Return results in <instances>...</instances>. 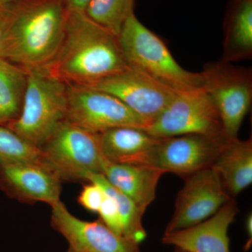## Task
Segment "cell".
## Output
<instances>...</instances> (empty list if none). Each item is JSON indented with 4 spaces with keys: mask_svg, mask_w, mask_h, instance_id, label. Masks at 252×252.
I'll list each match as a JSON object with an SVG mask.
<instances>
[{
    "mask_svg": "<svg viewBox=\"0 0 252 252\" xmlns=\"http://www.w3.org/2000/svg\"><path fill=\"white\" fill-rule=\"evenodd\" d=\"M232 198L252 183V140H229L212 166Z\"/></svg>",
    "mask_w": 252,
    "mask_h": 252,
    "instance_id": "e0dca14e",
    "label": "cell"
},
{
    "mask_svg": "<svg viewBox=\"0 0 252 252\" xmlns=\"http://www.w3.org/2000/svg\"><path fill=\"white\" fill-rule=\"evenodd\" d=\"M118 39L129 67L145 73L176 92L203 86V73L184 69L163 41L134 13L126 20Z\"/></svg>",
    "mask_w": 252,
    "mask_h": 252,
    "instance_id": "277c9868",
    "label": "cell"
},
{
    "mask_svg": "<svg viewBox=\"0 0 252 252\" xmlns=\"http://www.w3.org/2000/svg\"><path fill=\"white\" fill-rule=\"evenodd\" d=\"M164 174L157 167L113 163L106 159L102 171L112 187L128 197L144 212L155 200L158 184Z\"/></svg>",
    "mask_w": 252,
    "mask_h": 252,
    "instance_id": "2e32d148",
    "label": "cell"
},
{
    "mask_svg": "<svg viewBox=\"0 0 252 252\" xmlns=\"http://www.w3.org/2000/svg\"><path fill=\"white\" fill-rule=\"evenodd\" d=\"M5 9H0V44L4 35L5 27H6V12Z\"/></svg>",
    "mask_w": 252,
    "mask_h": 252,
    "instance_id": "4316f807",
    "label": "cell"
},
{
    "mask_svg": "<svg viewBox=\"0 0 252 252\" xmlns=\"http://www.w3.org/2000/svg\"><path fill=\"white\" fill-rule=\"evenodd\" d=\"M176 252H186L185 251H182V250H180V249L177 248V251Z\"/></svg>",
    "mask_w": 252,
    "mask_h": 252,
    "instance_id": "f1b7e54d",
    "label": "cell"
},
{
    "mask_svg": "<svg viewBox=\"0 0 252 252\" xmlns=\"http://www.w3.org/2000/svg\"><path fill=\"white\" fill-rule=\"evenodd\" d=\"M134 0H90L84 14L93 22L119 36L133 11Z\"/></svg>",
    "mask_w": 252,
    "mask_h": 252,
    "instance_id": "44dd1931",
    "label": "cell"
},
{
    "mask_svg": "<svg viewBox=\"0 0 252 252\" xmlns=\"http://www.w3.org/2000/svg\"><path fill=\"white\" fill-rule=\"evenodd\" d=\"M86 182H94L102 187L106 193L112 195L117 202L122 225V236L137 244L147 238L142 218L144 212L128 197L112 187L102 174H91Z\"/></svg>",
    "mask_w": 252,
    "mask_h": 252,
    "instance_id": "ffe728a7",
    "label": "cell"
},
{
    "mask_svg": "<svg viewBox=\"0 0 252 252\" xmlns=\"http://www.w3.org/2000/svg\"><path fill=\"white\" fill-rule=\"evenodd\" d=\"M67 252H75L73 251L72 249L69 248V249H68V250H67Z\"/></svg>",
    "mask_w": 252,
    "mask_h": 252,
    "instance_id": "f546056e",
    "label": "cell"
},
{
    "mask_svg": "<svg viewBox=\"0 0 252 252\" xmlns=\"http://www.w3.org/2000/svg\"><path fill=\"white\" fill-rule=\"evenodd\" d=\"M90 0H64L67 11L84 12Z\"/></svg>",
    "mask_w": 252,
    "mask_h": 252,
    "instance_id": "d4e9b609",
    "label": "cell"
},
{
    "mask_svg": "<svg viewBox=\"0 0 252 252\" xmlns=\"http://www.w3.org/2000/svg\"><path fill=\"white\" fill-rule=\"evenodd\" d=\"M14 0H0V9H4L9 6Z\"/></svg>",
    "mask_w": 252,
    "mask_h": 252,
    "instance_id": "83f0119b",
    "label": "cell"
},
{
    "mask_svg": "<svg viewBox=\"0 0 252 252\" xmlns=\"http://www.w3.org/2000/svg\"><path fill=\"white\" fill-rule=\"evenodd\" d=\"M40 149L7 126L0 125V165L15 162H42Z\"/></svg>",
    "mask_w": 252,
    "mask_h": 252,
    "instance_id": "7402d4cb",
    "label": "cell"
},
{
    "mask_svg": "<svg viewBox=\"0 0 252 252\" xmlns=\"http://www.w3.org/2000/svg\"><path fill=\"white\" fill-rule=\"evenodd\" d=\"M127 67L118 36L84 12L67 11L62 43L46 67L53 75L69 85L92 87Z\"/></svg>",
    "mask_w": 252,
    "mask_h": 252,
    "instance_id": "7a4b0ae2",
    "label": "cell"
},
{
    "mask_svg": "<svg viewBox=\"0 0 252 252\" xmlns=\"http://www.w3.org/2000/svg\"><path fill=\"white\" fill-rule=\"evenodd\" d=\"M104 158L113 163L154 166L160 137L140 127L123 126L98 134Z\"/></svg>",
    "mask_w": 252,
    "mask_h": 252,
    "instance_id": "9a60e30c",
    "label": "cell"
},
{
    "mask_svg": "<svg viewBox=\"0 0 252 252\" xmlns=\"http://www.w3.org/2000/svg\"><path fill=\"white\" fill-rule=\"evenodd\" d=\"M5 12L0 58L26 71L47 67L64 37V0H14Z\"/></svg>",
    "mask_w": 252,
    "mask_h": 252,
    "instance_id": "6da1fadb",
    "label": "cell"
},
{
    "mask_svg": "<svg viewBox=\"0 0 252 252\" xmlns=\"http://www.w3.org/2000/svg\"><path fill=\"white\" fill-rule=\"evenodd\" d=\"M239 212L233 199L202 223L177 231L165 232L162 243L186 252H230L228 229Z\"/></svg>",
    "mask_w": 252,
    "mask_h": 252,
    "instance_id": "5bb4252c",
    "label": "cell"
},
{
    "mask_svg": "<svg viewBox=\"0 0 252 252\" xmlns=\"http://www.w3.org/2000/svg\"><path fill=\"white\" fill-rule=\"evenodd\" d=\"M228 141L223 135L206 134L160 137L154 166L186 178L212 167Z\"/></svg>",
    "mask_w": 252,
    "mask_h": 252,
    "instance_id": "30bf717a",
    "label": "cell"
},
{
    "mask_svg": "<svg viewBox=\"0 0 252 252\" xmlns=\"http://www.w3.org/2000/svg\"><path fill=\"white\" fill-rule=\"evenodd\" d=\"M176 199L173 216L165 232L177 231L202 223L232 200L212 167L186 177Z\"/></svg>",
    "mask_w": 252,
    "mask_h": 252,
    "instance_id": "9c48e42d",
    "label": "cell"
},
{
    "mask_svg": "<svg viewBox=\"0 0 252 252\" xmlns=\"http://www.w3.org/2000/svg\"><path fill=\"white\" fill-rule=\"evenodd\" d=\"M105 195L100 186L94 182H89V184L83 187L78 196L77 201L88 211L98 212Z\"/></svg>",
    "mask_w": 252,
    "mask_h": 252,
    "instance_id": "cb8c5ba5",
    "label": "cell"
},
{
    "mask_svg": "<svg viewBox=\"0 0 252 252\" xmlns=\"http://www.w3.org/2000/svg\"><path fill=\"white\" fill-rule=\"evenodd\" d=\"M245 228H246L247 234L249 238L245 248L250 249L252 245V215L251 213L247 217L246 221H245Z\"/></svg>",
    "mask_w": 252,
    "mask_h": 252,
    "instance_id": "484cf974",
    "label": "cell"
},
{
    "mask_svg": "<svg viewBox=\"0 0 252 252\" xmlns=\"http://www.w3.org/2000/svg\"><path fill=\"white\" fill-rule=\"evenodd\" d=\"M27 72L21 114L8 127L40 149L60 124L65 121L67 84L46 67Z\"/></svg>",
    "mask_w": 252,
    "mask_h": 252,
    "instance_id": "3957f363",
    "label": "cell"
},
{
    "mask_svg": "<svg viewBox=\"0 0 252 252\" xmlns=\"http://www.w3.org/2000/svg\"><path fill=\"white\" fill-rule=\"evenodd\" d=\"M51 225L63 235L75 252H140L138 244L109 229L100 220H81L64 203L51 205Z\"/></svg>",
    "mask_w": 252,
    "mask_h": 252,
    "instance_id": "7c38bea8",
    "label": "cell"
},
{
    "mask_svg": "<svg viewBox=\"0 0 252 252\" xmlns=\"http://www.w3.org/2000/svg\"><path fill=\"white\" fill-rule=\"evenodd\" d=\"M62 181L43 162H15L0 165V189L10 198L50 206L61 200Z\"/></svg>",
    "mask_w": 252,
    "mask_h": 252,
    "instance_id": "4fadbf2b",
    "label": "cell"
},
{
    "mask_svg": "<svg viewBox=\"0 0 252 252\" xmlns=\"http://www.w3.org/2000/svg\"><path fill=\"white\" fill-rule=\"evenodd\" d=\"M202 87L215 104L228 140L238 138L239 130L252 100V72L221 61L204 68Z\"/></svg>",
    "mask_w": 252,
    "mask_h": 252,
    "instance_id": "8992f818",
    "label": "cell"
},
{
    "mask_svg": "<svg viewBox=\"0 0 252 252\" xmlns=\"http://www.w3.org/2000/svg\"><path fill=\"white\" fill-rule=\"evenodd\" d=\"M147 131L158 137L223 135L219 113L203 87L177 92Z\"/></svg>",
    "mask_w": 252,
    "mask_h": 252,
    "instance_id": "ba28073f",
    "label": "cell"
},
{
    "mask_svg": "<svg viewBox=\"0 0 252 252\" xmlns=\"http://www.w3.org/2000/svg\"><path fill=\"white\" fill-rule=\"evenodd\" d=\"M41 161L63 182L85 181L102 174L105 158L98 134L64 121L40 147Z\"/></svg>",
    "mask_w": 252,
    "mask_h": 252,
    "instance_id": "5b68a950",
    "label": "cell"
},
{
    "mask_svg": "<svg viewBox=\"0 0 252 252\" xmlns=\"http://www.w3.org/2000/svg\"><path fill=\"white\" fill-rule=\"evenodd\" d=\"M252 56V0H233L225 18L222 61L235 62Z\"/></svg>",
    "mask_w": 252,
    "mask_h": 252,
    "instance_id": "ac0fdd59",
    "label": "cell"
},
{
    "mask_svg": "<svg viewBox=\"0 0 252 252\" xmlns=\"http://www.w3.org/2000/svg\"><path fill=\"white\" fill-rule=\"evenodd\" d=\"M92 87L117 97L143 118L149 126L177 93L145 73L129 66Z\"/></svg>",
    "mask_w": 252,
    "mask_h": 252,
    "instance_id": "8fae6325",
    "label": "cell"
},
{
    "mask_svg": "<svg viewBox=\"0 0 252 252\" xmlns=\"http://www.w3.org/2000/svg\"><path fill=\"white\" fill-rule=\"evenodd\" d=\"M28 72L0 58V125L9 127L19 117Z\"/></svg>",
    "mask_w": 252,
    "mask_h": 252,
    "instance_id": "d6986e66",
    "label": "cell"
},
{
    "mask_svg": "<svg viewBox=\"0 0 252 252\" xmlns=\"http://www.w3.org/2000/svg\"><path fill=\"white\" fill-rule=\"evenodd\" d=\"M66 121L93 133L123 126L148 128L143 118L112 94L89 86L67 84Z\"/></svg>",
    "mask_w": 252,
    "mask_h": 252,
    "instance_id": "52a82bcc",
    "label": "cell"
},
{
    "mask_svg": "<svg viewBox=\"0 0 252 252\" xmlns=\"http://www.w3.org/2000/svg\"><path fill=\"white\" fill-rule=\"evenodd\" d=\"M105 194V198L97 212L100 217L99 220H102L109 229L112 230L117 235L122 236V220L117 202L112 195L106 193Z\"/></svg>",
    "mask_w": 252,
    "mask_h": 252,
    "instance_id": "603a6c76",
    "label": "cell"
}]
</instances>
